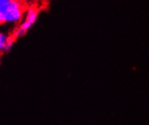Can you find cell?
Listing matches in <instances>:
<instances>
[{
  "label": "cell",
  "instance_id": "obj_1",
  "mask_svg": "<svg viewBox=\"0 0 149 125\" xmlns=\"http://www.w3.org/2000/svg\"><path fill=\"white\" fill-rule=\"evenodd\" d=\"M26 6L23 1L0 0V23L17 25L23 20Z\"/></svg>",
  "mask_w": 149,
  "mask_h": 125
},
{
  "label": "cell",
  "instance_id": "obj_2",
  "mask_svg": "<svg viewBox=\"0 0 149 125\" xmlns=\"http://www.w3.org/2000/svg\"><path fill=\"white\" fill-rule=\"evenodd\" d=\"M38 17V9L34 6H30L26 7L25 14L23 20L19 24V25L15 28L13 34L15 37H20L24 34L28 32V30L36 24Z\"/></svg>",
  "mask_w": 149,
  "mask_h": 125
},
{
  "label": "cell",
  "instance_id": "obj_4",
  "mask_svg": "<svg viewBox=\"0 0 149 125\" xmlns=\"http://www.w3.org/2000/svg\"><path fill=\"white\" fill-rule=\"evenodd\" d=\"M11 1H24V0H11Z\"/></svg>",
  "mask_w": 149,
  "mask_h": 125
},
{
  "label": "cell",
  "instance_id": "obj_3",
  "mask_svg": "<svg viewBox=\"0 0 149 125\" xmlns=\"http://www.w3.org/2000/svg\"><path fill=\"white\" fill-rule=\"evenodd\" d=\"M8 37H9V35H7L5 33L0 34V51H1V53L3 52L6 44L8 41Z\"/></svg>",
  "mask_w": 149,
  "mask_h": 125
}]
</instances>
